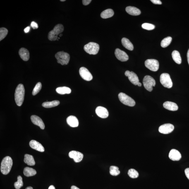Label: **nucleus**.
<instances>
[{
  "instance_id": "9",
  "label": "nucleus",
  "mask_w": 189,
  "mask_h": 189,
  "mask_svg": "<svg viewBox=\"0 0 189 189\" xmlns=\"http://www.w3.org/2000/svg\"><path fill=\"white\" fill-rule=\"evenodd\" d=\"M146 67L153 72L157 71L159 68V63L157 60L154 59H147L145 62Z\"/></svg>"
},
{
  "instance_id": "23",
  "label": "nucleus",
  "mask_w": 189,
  "mask_h": 189,
  "mask_svg": "<svg viewBox=\"0 0 189 189\" xmlns=\"http://www.w3.org/2000/svg\"><path fill=\"white\" fill-rule=\"evenodd\" d=\"M122 45L126 49L130 51H132L134 47L133 44L130 42L128 39L124 38L122 39Z\"/></svg>"
},
{
  "instance_id": "12",
  "label": "nucleus",
  "mask_w": 189,
  "mask_h": 189,
  "mask_svg": "<svg viewBox=\"0 0 189 189\" xmlns=\"http://www.w3.org/2000/svg\"><path fill=\"white\" fill-rule=\"evenodd\" d=\"M115 54L117 58L120 61H126L129 60V56L126 53L119 49H116Z\"/></svg>"
},
{
  "instance_id": "19",
  "label": "nucleus",
  "mask_w": 189,
  "mask_h": 189,
  "mask_svg": "<svg viewBox=\"0 0 189 189\" xmlns=\"http://www.w3.org/2000/svg\"><path fill=\"white\" fill-rule=\"evenodd\" d=\"M19 54L21 59L24 61H27L30 59V53L25 48H22L19 51Z\"/></svg>"
},
{
  "instance_id": "43",
  "label": "nucleus",
  "mask_w": 189,
  "mask_h": 189,
  "mask_svg": "<svg viewBox=\"0 0 189 189\" xmlns=\"http://www.w3.org/2000/svg\"><path fill=\"white\" fill-rule=\"evenodd\" d=\"M71 189H80L78 188V187L75 186H72L71 187Z\"/></svg>"
},
{
  "instance_id": "42",
  "label": "nucleus",
  "mask_w": 189,
  "mask_h": 189,
  "mask_svg": "<svg viewBox=\"0 0 189 189\" xmlns=\"http://www.w3.org/2000/svg\"><path fill=\"white\" fill-rule=\"evenodd\" d=\"M187 61H188V64L189 65V49L187 53Z\"/></svg>"
},
{
  "instance_id": "17",
  "label": "nucleus",
  "mask_w": 189,
  "mask_h": 189,
  "mask_svg": "<svg viewBox=\"0 0 189 189\" xmlns=\"http://www.w3.org/2000/svg\"><path fill=\"white\" fill-rule=\"evenodd\" d=\"M31 119L32 122L34 124L40 127V128L42 129H44L45 128V125H44V122L39 117L36 115H32L31 116Z\"/></svg>"
},
{
  "instance_id": "41",
  "label": "nucleus",
  "mask_w": 189,
  "mask_h": 189,
  "mask_svg": "<svg viewBox=\"0 0 189 189\" xmlns=\"http://www.w3.org/2000/svg\"><path fill=\"white\" fill-rule=\"evenodd\" d=\"M30 27L28 26L26 27L25 28L24 30V31L25 32V33H28L29 32V31H30Z\"/></svg>"
},
{
  "instance_id": "45",
  "label": "nucleus",
  "mask_w": 189,
  "mask_h": 189,
  "mask_svg": "<svg viewBox=\"0 0 189 189\" xmlns=\"http://www.w3.org/2000/svg\"><path fill=\"white\" fill-rule=\"evenodd\" d=\"M25 189H33V188L31 187H27Z\"/></svg>"
},
{
  "instance_id": "13",
  "label": "nucleus",
  "mask_w": 189,
  "mask_h": 189,
  "mask_svg": "<svg viewBox=\"0 0 189 189\" xmlns=\"http://www.w3.org/2000/svg\"><path fill=\"white\" fill-rule=\"evenodd\" d=\"M125 75L128 77L130 81L135 85H137L139 82V80L136 74L133 72H130L127 70L125 72Z\"/></svg>"
},
{
  "instance_id": "14",
  "label": "nucleus",
  "mask_w": 189,
  "mask_h": 189,
  "mask_svg": "<svg viewBox=\"0 0 189 189\" xmlns=\"http://www.w3.org/2000/svg\"><path fill=\"white\" fill-rule=\"evenodd\" d=\"M69 156L71 158L73 159L76 163L80 162L83 158V154L78 151H72L69 153Z\"/></svg>"
},
{
  "instance_id": "20",
  "label": "nucleus",
  "mask_w": 189,
  "mask_h": 189,
  "mask_svg": "<svg viewBox=\"0 0 189 189\" xmlns=\"http://www.w3.org/2000/svg\"><path fill=\"white\" fill-rule=\"evenodd\" d=\"M163 106L165 109L170 111H176L178 109L177 105L175 103L170 101H167L164 102L163 104Z\"/></svg>"
},
{
  "instance_id": "40",
  "label": "nucleus",
  "mask_w": 189,
  "mask_h": 189,
  "mask_svg": "<svg viewBox=\"0 0 189 189\" xmlns=\"http://www.w3.org/2000/svg\"><path fill=\"white\" fill-rule=\"evenodd\" d=\"M185 174L187 178L189 180V168L186 169L185 171Z\"/></svg>"
},
{
  "instance_id": "11",
  "label": "nucleus",
  "mask_w": 189,
  "mask_h": 189,
  "mask_svg": "<svg viewBox=\"0 0 189 189\" xmlns=\"http://www.w3.org/2000/svg\"><path fill=\"white\" fill-rule=\"evenodd\" d=\"M79 73L80 76L84 80L87 81H90L92 79L93 77L88 69L84 67H82L80 69Z\"/></svg>"
},
{
  "instance_id": "10",
  "label": "nucleus",
  "mask_w": 189,
  "mask_h": 189,
  "mask_svg": "<svg viewBox=\"0 0 189 189\" xmlns=\"http://www.w3.org/2000/svg\"><path fill=\"white\" fill-rule=\"evenodd\" d=\"M174 125L168 123L161 125L159 127V131L160 133L164 134H167L171 133L174 130Z\"/></svg>"
},
{
  "instance_id": "26",
  "label": "nucleus",
  "mask_w": 189,
  "mask_h": 189,
  "mask_svg": "<svg viewBox=\"0 0 189 189\" xmlns=\"http://www.w3.org/2000/svg\"><path fill=\"white\" fill-rule=\"evenodd\" d=\"M37 174L36 170L32 168L26 167L24 170V174L25 176L29 177L34 176Z\"/></svg>"
},
{
  "instance_id": "30",
  "label": "nucleus",
  "mask_w": 189,
  "mask_h": 189,
  "mask_svg": "<svg viewBox=\"0 0 189 189\" xmlns=\"http://www.w3.org/2000/svg\"><path fill=\"white\" fill-rule=\"evenodd\" d=\"M172 40V38L170 37H168L165 38L161 41V46L163 48L167 47L169 46Z\"/></svg>"
},
{
  "instance_id": "44",
  "label": "nucleus",
  "mask_w": 189,
  "mask_h": 189,
  "mask_svg": "<svg viewBox=\"0 0 189 189\" xmlns=\"http://www.w3.org/2000/svg\"><path fill=\"white\" fill-rule=\"evenodd\" d=\"M49 189H56V188L54 186L51 185L49 187Z\"/></svg>"
},
{
  "instance_id": "33",
  "label": "nucleus",
  "mask_w": 189,
  "mask_h": 189,
  "mask_svg": "<svg viewBox=\"0 0 189 189\" xmlns=\"http://www.w3.org/2000/svg\"><path fill=\"white\" fill-rule=\"evenodd\" d=\"M128 174L130 178L133 179L138 178L139 173L136 170L134 169H131L129 170Z\"/></svg>"
},
{
  "instance_id": "18",
  "label": "nucleus",
  "mask_w": 189,
  "mask_h": 189,
  "mask_svg": "<svg viewBox=\"0 0 189 189\" xmlns=\"http://www.w3.org/2000/svg\"><path fill=\"white\" fill-rule=\"evenodd\" d=\"M29 145L32 148L39 152H44V148L43 146L37 141L33 140H31Z\"/></svg>"
},
{
  "instance_id": "38",
  "label": "nucleus",
  "mask_w": 189,
  "mask_h": 189,
  "mask_svg": "<svg viewBox=\"0 0 189 189\" xmlns=\"http://www.w3.org/2000/svg\"><path fill=\"white\" fill-rule=\"evenodd\" d=\"M151 1L154 4L158 5L162 4V2L160 0H151Z\"/></svg>"
},
{
  "instance_id": "16",
  "label": "nucleus",
  "mask_w": 189,
  "mask_h": 189,
  "mask_svg": "<svg viewBox=\"0 0 189 189\" xmlns=\"http://www.w3.org/2000/svg\"><path fill=\"white\" fill-rule=\"evenodd\" d=\"M169 157L170 159L173 161H179L181 159V155L179 151L173 149L170 151Z\"/></svg>"
},
{
  "instance_id": "48",
  "label": "nucleus",
  "mask_w": 189,
  "mask_h": 189,
  "mask_svg": "<svg viewBox=\"0 0 189 189\" xmlns=\"http://www.w3.org/2000/svg\"><path fill=\"white\" fill-rule=\"evenodd\" d=\"M66 1V0H61V1Z\"/></svg>"
},
{
  "instance_id": "39",
  "label": "nucleus",
  "mask_w": 189,
  "mask_h": 189,
  "mask_svg": "<svg viewBox=\"0 0 189 189\" xmlns=\"http://www.w3.org/2000/svg\"><path fill=\"white\" fill-rule=\"evenodd\" d=\"M91 0H83L82 1V3L84 6H87L91 3Z\"/></svg>"
},
{
  "instance_id": "24",
  "label": "nucleus",
  "mask_w": 189,
  "mask_h": 189,
  "mask_svg": "<svg viewBox=\"0 0 189 189\" xmlns=\"http://www.w3.org/2000/svg\"><path fill=\"white\" fill-rule=\"evenodd\" d=\"M24 161L29 166H34L35 164L33 156L30 154H26L25 155Z\"/></svg>"
},
{
  "instance_id": "4",
  "label": "nucleus",
  "mask_w": 189,
  "mask_h": 189,
  "mask_svg": "<svg viewBox=\"0 0 189 189\" xmlns=\"http://www.w3.org/2000/svg\"><path fill=\"white\" fill-rule=\"evenodd\" d=\"M58 63L62 65H67L69 63L70 55L68 53L63 51H59L55 55Z\"/></svg>"
},
{
  "instance_id": "8",
  "label": "nucleus",
  "mask_w": 189,
  "mask_h": 189,
  "mask_svg": "<svg viewBox=\"0 0 189 189\" xmlns=\"http://www.w3.org/2000/svg\"><path fill=\"white\" fill-rule=\"evenodd\" d=\"M160 82L165 87L171 88L173 86V83L169 74L164 73L160 76Z\"/></svg>"
},
{
  "instance_id": "15",
  "label": "nucleus",
  "mask_w": 189,
  "mask_h": 189,
  "mask_svg": "<svg viewBox=\"0 0 189 189\" xmlns=\"http://www.w3.org/2000/svg\"><path fill=\"white\" fill-rule=\"evenodd\" d=\"M96 113L101 118H106L109 116V112L107 109L102 106H99L96 108Z\"/></svg>"
},
{
  "instance_id": "28",
  "label": "nucleus",
  "mask_w": 189,
  "mask_h": 189,
  "mask_svg": "<svg viewBox=\"0 0 189 189\" xmlns=\"http://www.w3.org/2000/svg\"><path fill=\"white\" fill-rule=\"evenodd\" d=\"M56 90L58 94H69L71 92V89L66 87H58L56 89Z\"/></svg>"
},
{
  "instance_id": "1",
  "label": "nucleus",
  "mask_w": 189,
  "mask_h": 189,
  "mask_svg": "<svg viewBox=\"0 0 189 189\" xmlns=\"http://www.w3.org/2000/svg\"><path fill=\"white\" fill-rule=\"evenodd\" d=\"M25 90L23 84H20L17 86L15 92V101L17 105L21 106L24 99Z\"/></svg>"
},
{
  "instance_id": "22",
  "label": "nucleus",
  "mask_w": 189,
  "mask_h": 189,
  "mask_svg": "<svg viewBox=\"0 0 189 189\" xmlns=\"http://www.w3.org/2000/svg\"><path fill=\"white\" fill-rule=\"evenodd\" d=\"M126 11L129 14L132 15H138L141 14V11L140 9L135 7L128 6L126 8Z\"/></svg>"
},
{
  "instance_id": "32",
  "label": "nucleus",
  "mask_w": 189,
  "mask_h": 189,
  "mask_svg": "<svg viewBox=\"0 0 189 189\" xmlns=\"http://www.w3.org/2000/svg\"><path fill=\"white\" fill-rule=\"evenodd\" d=\"M17 181L14 184L15 188L16 189H20L23 186V179L20 176H18L17 178Z\"/></svg>"
},
{
  "instance_id": "34",
  "label": "nucleus",
  "mask_w": 189,
  "mask_h": 189,
  "mask_svg": "<svg viewBox=\"0 0 189 189\" xmlns=\"http://www.w3.org/2000/svg\"><path fill=\"white\" fill-rule=\"evenodd\" d=\"M8 31L4 27H1L0 28V41H1L4 39L7 35Z\"/></svg>"
},
{
  "instance_id": "47",
  "label": "nucleus",
  "mask_w": 189,
  "mask_h": 189,
  "mask_svg": "<svg viewBox=\"0 0 189 189\" xmlns=\"http://www.w3.org/2000/svg\"><path fill=\"white\" fill-rule=\"evenodd\" d=\"M62 36H63V34H60V35H59V37H61Z\"/></svg>"
},
{
  "instance_id": "35",
  "label": "nucleus",
  "mask_w": 189,
  "mask_h": 189,
  "mask_svg": "<svg viewBox=\"0 0 189 189\" xmlns=\"http://www.w3.org/2000/svg\"><path fill=\"white\" fill-rule=\"evenodd\" d=\"M42 88V83L40 82H38L34 87L32 92V94L33 95H35L40 92Z\"/></svg>"
},
{
  "instance_id": "21",
  "label": "nucleus",
  "mask_w": 189,
  "mask_h": 189,
  "mask_svg": "<svg viewBox=\"0 0 189 189\" xmlns=\"http://www.w3.org/2000/svg\"><path fill=\"white\" fill-rule=\"evenodd\" d=\"M67 122L70 126L73 127H78L79 125V121L76 117L73 116H69L67 118Z\"/></svg>"
},
{
  "instance_id": "27",
  "label": "nucleus",
  "mask_w": 189,
  "mask_h": 189,
  "mask_svg": "<svg viewBox=\"0 0 189 189\" xmlns=\"http://www.w3.org/2000/svg\"><path fill=\"white\" fill-rule=\"evenodd\" d=\"M172 58L175 62L178 64H180L181 63L182 60L181 56L179 52L176 50L173 51L172 54Z\"/></svg>"
},
{
  "instance_id": "37",
  "label": "nucleus",
  "mask_w": 189,
  "mask_h": 189,
  "mask_svg": "<svg viewBox=\"0 0 189 189\" xmlns=\"http://www.w3.org/2000/svg\"><path fill=\"white\" fill-rule=\"evenodd\" d=\"M31 26L33 29H37L38 28V25L35 22H32L31 24Z\"/></svg>"
},
{
  "instance_id": "25",
  "label": "nucleus",
  "mask_w": 189,
  "mask_h": 189,
  "mask_svg": "<svg viewBox=\"0 0 189 189\" xmlns=\"http://www.w3.org/2000/svg\"><path fill=\"white\" fill-rule=\"evenodd\" d=\"M114 14L112 9H108L104 10L101 13V16L103 19H107L112 17Z\"/></svg>"
},
{
  "instance_id": "46",
  "label": "nucleus",
  "mask_w": 189,
  "mask_h": 189,
  "mask_svg": "<svg viewBox=\"0 0 189 189\" xmlns=\"http://www.w3.org/2000/svg\"><path fill=\"white\" fill-rule=\"evenodd\" d=\"M137 85H138L139 87H140L141 86L142 84L141 83H140V82H139L138 84H137Z\"/></svg>"
},
{
  "instance_id": "6",
  "label": "nucleus",
  "mask_w": 189,
  "mask_h": 189,
  "mask_svg": "<svg viewBox=\"0 0 189 189\" xmlns=\"http://www.w3.org/2000/svg\"><path fill=\"white\" fill-rule=\"evenodd\" d=\"M118 98L120 101L125 105L130 106H135V103L134 100L123 92L120 93L118 94Z\"/></svg>"
},
{
  "instance_id": "7",
  "label": "nucleus",
  "mask_w": 189,
  "mask_h": 189,
  "mask_svg": "<svg viewBox=\"0 0 189 189\" xmlns=\"http://www.w3.org/2000/svg\"><path fill=\"white\" fill-rule=\"evenodd\" d=\"M143 83L144 87L149 92H152L153 87H155L156 81L152 77L149 75L145 76L143 79Z\"/></svg>"
},
{
  "instance_id": "3",
  "label": "nucleus",
  "mask_w": 189,
  "mask_h": 189,
  "mask_svg": "<svg viewBox=\"0 0 189 189\" xmlns=\"http://www.w3.org/2000/svg\"><path fill=\"white\" fill-rule=\"evenodd\" d=\"M64 31V27L61 24L57 25L52 30L49 32L48 34V39L49 40L54 41L57 40L58 36Z\"/></svg>"
},
{
  "instance_id": "31",
  "label": "nucleus",
  "mask_w": 189,
  "mask_h": 189,
  "mask_svg": "<svg viewBox=\"0 0 189 189\" xmlns=\"http://www.w3.org/2000/svg\"><path fill=\"white\" fill-rule=\"evenodd\" d=\"M110 173L112 176H117L120 174V172L117 167L112 166L110 168Z\"/></svg>"
},
{
  "instance_id": "29",
  "label": "nucleus",
  "mask_w": 189,
  "mask_h": 189,
  "mask_svg": "<svg viewBox=\"0 0 189 189\" xmlns=\"http://www.w3.org/2000/svg\"><path fill=\"white\" fill-rule=\"evenodd\" d=\"M60 104L59 101L55 100L51 102H44L43 103L42 106L46 108H51L58 106Z\"/></svg>"
},
{
  "instance_id": "2",
  "label": "nucleus",
  "mask_w": 189,
  "mask_h": 189,
  "mask_svg": "<svg viewBox=\"0 0 189 189\" xmlns=\"http://www.w3.org/2000/svg\"><path fill=\"white\" fill-rule=\"evenodd\" d=\"M13 165V161L11 158L6 156L3 158L1 164V171L2 174H8L11 171Z\"/></svg>"
},
{
  "instance_id": "5",
  "label": "nucleus",
  "mask_w": 189,
  "mask_h": 189,
  "mask_svg": "<svg viewBox=\"0 0 189 189\" xmlns=\"http://www.w3.org/2000/svg\"><path fill=\"white\" fill-rule=\"evenodd\" d=\"M84 49L89 54L96 55L99 52V46L98 44L95 42H90L84 46Z\"/></svg>"
},
{
  "instance_id": "36",
  "label": "nucleus",
  "mask_w": 189,
  "mask_h": 189,
  "mask_svg": "<svg viewBox=\"0 0 189 189\" xmlns=\"http://www.w3.org/2000/svg\"><path fill=\"white\" fill-rule=\"evenodd\" d=\"M142 27L146 30H152L155 28V26L152 24L145 23L142 24Z\"/></svg>"
}]
</instances>
